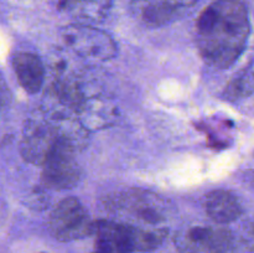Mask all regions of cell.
Masks as SVG:
<instances>
[{
  "label": "cell",
  "instance_id": "cell-1",
  "mask_svg": "<svg viewBox=\"0 0 254 253\" xmlns=\"http://www.w3.org/2000/svg\"><path fill=\"white\" fill-rule=\"evenodd\" d=\"M251 34L245 0H213L196 22V44L203 61L228 68L242 55Z\"/></svg>",
  "mask_w": 254,
  "mask_h": 253
},
{
  "label": "cell",
  "instance_id": "cell-2",
  "mask_svg": "<svg viewBox=\"0 0 254 253\" xmlns=\"http://www.w3.org/2000/svg\"><path fill=\"white\" fill-rule=\"evenodd\" d=\"M57 145L66 146L62 143L61 133L55 114L44 109L37 111L26 119L22 128V138L20 143V153L24 160L41 166L47 155Z\"/></svg>",
  "mask_w": 254,
  "mask_h": 253
},
{
  "label": "cell",
  "instance_id": "cell-3",
  "mask_svg": "<svg viewBox=\"0 0 254 253\" xmlns=\"http://www.w3.org/2000/svg\"><path fill=\"white\" fill-rule=\"evenodd\" d=\"M175 246L180 253H247V246L225 227L195 226L176 233Z\"/></svg>",
  "mask_w": 254,
  "mask_h": 253
},
{
  "label": "cell",
  "instance_id": "cell-4",
  "mask_svg": "<svg viewBox=\"0 0 254 253\" xmlns=\"http://www.w3.org/2000/svg\"><path fill=\"white\" fill-rule=\"evenodd\" d=\"M64 44L79 57L108 61L118 54V46L108 32L86 24H71L61 30Z\"/></svg>",
  "mask_w": 254,
  "mask_h": 253
},
{
  "label": "cell",
  "instance_id": "cell-5",
  "mask_svg": "<svg viewBox=\"0 0 254 253\" xmlns=\"http://www.w3.org/2000/svg\"><path fill=\"white\" fill-rule=\"evenodd\" d=\"M92 223L88 212L76 197L60 201L49 217V231L60 242H71L91 236Z\"/></svg>",
  "mask_w": 254,
  "mask_h": 253
},
{
  "label": "cell",
  "instance_id": "cell-6",
  "mask_svg": "<svg viewBox=\"0 0 254 253\" xmlns=\"http://www.w3.org/2000/svg\"><path fill=\"white\" fill-rule=\"evenodd\" d=\"M76 151L64 145L52 149L42 164L41 181L51 190L76 188L82 179V169L76 159Z\"/></svg>",
  "mask_w": 254,
  "mask_h": 253
},
{
  "label": "cell",
  "instance_id": "cell-7",
  "mask_svg": "<svg viewBox=\"0 0 254 253\" xmlns=\"http://www.w3.org/2000/svg\"><path fill=\"white\" fill-rule=\"evenodd\" d=\"M111 200V208L114 211H126L148 225H158L164 220L163 202L150 191L131 189L117 193Z\"/></svg>",
  "mask_w": 254,
  "mask_h": 253
},
{
  "label": "cell",
  "instance_id": "cell-8",
  "mask_svg": "<svg viewBox=\"0 0 254 253\" xmlns=\"http://www.w3.org/2000/svg\"><path fill=\"white\" fill-rule=\"evenodd\" d=\"M134 226L111 220L92 223L91 236L94 237L93 253H133Z\"/></svg>",
  "mask_w": 254,
  "mask_h": 253
},
{
  "label": "cell",
  "instance_id": "cell-9",
  "mask_svg": "<svg viewBox=\"0 0 254 253\" xmlns=\"http://www.w3.org/2000/svg\"><path fill=\"white\" fill-rule=\"evenodd\" d=\"M76 117L88 131L98 130L112 126L118 117V111L103 97H87Z\"/></svg>",
  "mask_w": 254,
  "mask_h": 253
},
{
  "label": "cell",
  "instance_id": "cell-10",
  "mask_svg": "<svg viewBox=\"0 0 254 253\" xmlns=\"http://www.w3.org/2000/svg\"><path fill=\"white\" fill-rule=\"evenodd\" d=\"M12 68L17 82L27 93H39L44 86L45 67L37 55L31 52H17L12 57Z\"/></svg>",
  "mask_w": 254,
  "mask_h": 253
},
{
  "label": "cell",
  "instance_id": "cell-11",
  "mask_svg": "<svg viewBox=\"0 0 254 253\" xmlns=\"http://www.w3.org/2000/svg\"><path fill=\"white\" fill-rule=\"evenodd\" d=\"M205 210L208 217L218 225H228L241 217L243 210L240 200L228 190H213L205 197Z\"/></svg>",
  "mask_w": 254,
  "mask_h": 253
},
{
  "label": "cell",
  "instance_id": "cell-12",
  "mask_svg": "<svg viewBox=\"0 0 254 253\" xmlns=\"http://www.w3.org/2000/svg\"><path fill=\"white\" fill-rule=\"evenodd\" d=\"M113 0H60V11L76 19L78 24H96L109 14Z\"/></svg>",
  "mask_w": 254,
  "mask_h": 253
},
{
  "label": "cell",
  "instance_id": "cell-13",
  "mask_svg": "<svg viewBox=\"0 0 254 253\" xmlns=\"http://www.w3.org/2000/svg\"><path fill=\"white\" fill-rule=\"evenodd\" d=\"M198 0H148L143 9V20L149 26H164L179 17L184 10Z\"/></svg>",
  "mask_w": 254,
  "mask_h": 253
},
{
  "label": "cell",
  "instance_id": "cell-14",
  "mask_svg": "<svg viewBox=\"0 0 254 253\" xmlns=\"http://www.w3.org/2000/svg\"><path fill=\"white\" fill-rule=\"evenodd\" d=\"M254 93V69L246 66L233 74L226 86L222 97L228 102H240Z\"/></svg>",
  "mask_w": 254,
  "mask_h": 253
},
{
  "label": "cell",
  "instance_id": "cell-15",
  "mask_svg": "<svg viewBox=\"0 0 254 253\" xmlns=\"http://www.w3.org/2000/svg\"><path fill=\"white\" fill-rule=\"evenodd\" d=\"M134 247L135 252H151L160 247L168 236L165 228H143L134 226Z\"/></svg>",
  "mask_w": 254,
  "mask_h": 253
},
{
  "label": "cell",
  "instance_id": "cell-16",
  "mask_svg": "<svg viewBox=\"0 0 254 253\" xmlns=\"http://www.w3.org/2000/svg\"><path fill=\"white\" fill-rule=\"evenodd\" d=\"M245 180L251 189L254 191V170H250L245 174Z\"/></svg>",
  "mask_w": 254,
  "mask_h": 253
},
{
  "label": "cell",
  "instance_id": "cell-17",
  "mask_svg": "<svg viewBox=\"0 0 254 253\" xmlns=\"http://www.w3.org/2000/svg\"><path fill=\"white\" fill-rule=\"evenodd\" d=\"M0 107H1V104H0Z\"/></svg>",
  "mask_w": 254,
  "mask_h": 253
}]
</instances>
